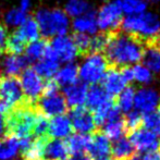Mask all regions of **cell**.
Wrapping results in <instances>:
<instances>
[{
	"label": "cell",
	"mask_w": 160,
	"mask_h": 160,
	"mask_svg": "<svg viewBox=\"0 0 160 160\" xmlns=\"http://www.w3.org/2000/svg\"><path fill=\"white\" fill-rule=\"evenodd\" d=\"M108 68L109 65L102 53H89L78 68V76L82 82L94 85L100 83Z\"/></svg>",
	"instance_id": "8992f818"
},
{
	"label": "cell",
	"mask_w": 160,
	"mask_h": 160,
	"mask_svg": "<svg viewBox=\"0 0 160 160\" xmlns=\"http://www.w3.org/2000/svg\"><path fill=\"white\" fill-rule=\"evenodd\" d=\"M91 10V6L86 0H69L65 4L64 12L68 17L78 18Z\"/></svg>",
	"instance_id": "836d02e7"
},
{
	"label": "cell",
	"mask_w": 160,
	"mask_h": 160,
	"mask_svg": "<svg viewBox=\"0 0 160 160\" xmlns=\"http://www.w3.org/2000/svg\"><path fill=\"white\" fill-rule=\"evenodd\" d=\"M142 124L145 130L154 133L157 136H160V109H156L155 111L146 113L142 119Z\"/></svg>",
	"instance_id": "e575fe53"
},
{
	"label": "cell",
	"mask_w": 160,
	"mask_h": 160,
	"mask_svg": "<svg viewBox=\"0 0 160 160\" xmlns=\"http://www.w3.org/2000/svg\"><path fill=\"white\" fill-rule=\"evenodd\" d=\"M50 42L51 48L57 55L60 62L71 63L74 59L78 56V49H76L72 36L61 35L52 37Z\"/></svg>",
	"instance_id": "7c38bea8"
},
{
	"label": "cell",
	"mask_w": 160,
	"mask_h": 160,
	"mask_svg": "<svg viewBox=\"0 0 160 160\" xmlns=\"http://www.w3.org/2000/svg\"><path fill=\"white\" fill-rule=\"evenodd\" d=\"M120 28L122 32L141 39L145 47L155 44L160 36V21L158 17L152 13L144 12L142 14L128 15L122 19Z\"/></svg>",
	"instance_id": "7a4b0ae2"
},
{
	"label": "cell",
	"mask_w": 160,
	"mask_h": 160,
	"mask_svg": "<svg viewBox=\"0 0 160 160\" xmlns=\"http://www.w3.org/2000/svg\"><path fill=\"white\" fill-rule=\"evenodd\" d=\"M59 61H53L48 59H40L35 62L33 69L42 80H50L56 75L57 71L59 70Z\"/></svg>",
	"instance_id": "83f0119b"
},
{
	"label": "cell",
	"mask_w": 160,
	"mask_h": 160,
	"mask_svg": "<svg viewBox=\"0 0 160 160\" xmlns=\"http://www.w3.org/2000/svg\"><path fill=\"white\" fill-rule=\"evenodd\" d=\"M28 18V13L22 11L20 8L11 9L9 12H7L4 17V22L7 25L10 26H20Z\"/></svg>",
	"instance_id": "74e56055"
},
{
	"label": "cell",
	"mask_w": 160,
	"mask_h": 160,
	"mask_svg": "<svg viewBox=\"0 0 160 160\" xmlns=\"http://www.w3.org/2000/svg\"><path fill=\"white\" fill-rule=\"evenodd\" d=\"M134 96H135V89L133 87L127 86L120 94L118 95L116 106L121 112L128 113L132 111L134 108Z\"/></svg>",
	"instance_id": "d6a6232c"
},
{
	"label": "cell",
	"mask_w": 160,
	"mask_h": 160,
	"mask_svg": "<svg viewBox=\"0 0 160 160\" xmlns=\"http://www.w3.org/2000/svg\"><path fill=\"white\" fill-rule=\"evenodd\" d=\"M87 86L86 83L82 82V81H78L74 84L69 85V86L64 87V99L67 106L70 108H78V107H82L85 103L86 100V95H87Z\"/></svg>",
	"instance_id": "9a60e30c"
},
{
	"label": "cell",
	"mask_w": 160,
	"mask_h": 160,
	"mask_svg": "<svg viewBox=\"0 0 160 160\" xmlns=\"http://www.w3.org/2000/svg\"><path fill=\"white\" fill-rule=\"evenodd\" d=\"M155 44H156V46L158 47L159 50H160V36H159L158 38H157V40H156V42H155Z\"/></svg>",
	"instance_id": "bcb514c9"
},
{
	"label": "cell",
	"mask_w": 160,
	"mask_h": 160,
	"mask_svg": "<svg viewBox=\"0 0 160 160\" xmlns=\"http://www.w3.org/2000/svg\"><path fill=\"white\" fill-rule=\"evenodd\" d=\"M70 121L72 128L80 134H91L96 130V123L93 113L85 107L73 108L70 112Z\"/></svg>",
	"instance_id": "30bf717a"
},
{
	"label": "cell",
	"mask_w": 160,
	"mask_h": 160,
	"mask_svg": "<svg viewBox=\"0 0 160 160\" xmlns=\"http://www.w3.org/2000/svg\"><path fill=\"white\" fill-rule=\"evenodd\" d=\"M142 119H143V116L138 111H136V110L130 111L128 113H127V117L124 119L125 128H128L131 131L138 128L139 125L142 124Z\"/></svg>",
	"instance_id": "ab89813d"
},
{
	"label": "cell",
	"mask_w": 160,
	"mask_h": 160,
	"mask_svg": "<svg viewBox=\"0 0 160 160\" xmlns=\"http://www.w3.org/2000/svg\"><path fill=\"white\" fill-rule=\"evenodd\" d=\"M160 105V95L157 91L152 88L143 87L135 91L134 107L139 113H149L158 109Z\"/></svg>",
	"instance_id": "8fae6325"
},
{
	"label": "cell",
	"mask_w": 160,
	"mask_h": 160,
	"mask_svg": "<svg viewBox=\"0 0 160 160\" xmlns=\"http://www.w3.org/2000/svg\"><path fill=\"white\" fill-rule=\"evenodd\" d=\"M53 80L59 86L67 87L78 81V67L75 63H68L57 71Z\"/></svg>",
	"instance_id": "603a6c76"
},
{
	"label": "cell",
	"mask_w": 160,
	"mask_h": 160,
	"mask_svg": "<svg viewBox=\"0 0 160 160\" xmlns=\"http://www.w3.org/2000/svg\"><path fill=\"white\" fill-rule=\"evenodd\" d=\"M8 28L3 23L0 22V50L4 51V47H6V42L8 39Z\"/></svg>",
	"instance_id": "60d3db41"
},
{
	"label": "cell",
	"mask_w": 160,
	"mask_h": 160,
	"mask_svg": "<svg viewBox=\"0 0 160 160\" xmlns=\"http://www.w3.org/2000/svg\"><path fill=\"white\" fill-rule=\"evenodd\" d=\"M127 160H138V157H135V156H132V157H130Z\"/></svg>",
	"instance_id": "7dc6e473"
},
{
	"label": "cell",
	"mask_w": 160,
	"mask_h": 160,
	"mask_svg": "<svg viewBox=\"0 0 160 160\" xmlns=\"http://www.w3.org/2000/svg\"><path fill=\"white\" fill-rule=\"evenodd\" d=\"M138 160H160V152L155 150V152H143Z\"/></svg>",
	"instance_id": "b9f144b4"
},
{
	"label": "cell",
	"mask_w": 160,
	"mask_h": 160,
	"mask_svg": "<svg viewBox=\"0 0 160 160\" xmlns=\"http://www.w3.org/2000/svg\"><path fill=\"white\" fill-rule=\"evenodd\" d=\"M132 70L134 81L141 83V84H148V83L152 82V74L145 65L136 63L134 64V67H132Z\"/></svg>",
	"instance_id": "f35d334b"
},
{
	"label": "cell",
	"mask_w": 160,
	"mask_h": 160,
	"mask_svg": "<svg viewBox=\"0 0 160 160\" xmlns=\"http://www.w3.org/2000/svg\"><path fill=\"white\" fill-rule=\"evenodd\" d=\"M109 33L95 34L91 37L89 44V53H101L107 46Z\"/></svg>",
	"instance_id": "8d00e7d4"
},
{
	"label": "cell",
	"mask_w": 160,
	"mask_h": 160,
	"mask_svg": "<svg viewBox=\"0 0 160 160\" xmlns=\"http://www.w3.org/2000/svg\"><path fill=\"white\" fill-rule=\"evenodd\" d=\"M87 152H88L89 156L94 159L99 160L107 158L111 152L110 139L107 136H105L102 133L95 134L91 137V143H89Z\"/></svg>",
	"instance_id": "ac0fdd59"
},
{
	"label": "cell",
	"mask_w": 160,
	"mask_h": 160,
	"mask_svg": "<svg viewBox=\"0 0 160 160\" xmlns=\"http://www.w3.org/2000/svg\"><path fill=\"white\" fill-rule=\"evenodd\" d=\"M25 102L21 83L17 76L0 78V113L6 117L14 108Z\"/></svg>",
	"instance_id": "5b68a950"
},
{
	"label": "cell",
	"mask_w": 160,
	"mask_h": 160,
	"mask_svg": "<svg viewBox=\"0 0 160 160\" xmlns=\"http://www.w3.org/2000/svg\"><path fill=\"white\" fill-rule=\"evenodd\" d=\"M39 113L35 106L25 102L14 108L7 114L6 118L8 134L15 136L18 139L30 138L34 136V128Z\"/></svg>",
	"instance_id": "3957f363"
},
{
	"label": "cell",
	"mask_w": 160,
	"mask_h": 160,
	"mask_svg": "<svg viewBox=\"0 0 160 160\" xmlns=\"http://www.w3.org/2000/svg\"><path fill=\"white\" fill-rule=\"evenodd\" d=\"M38 113L46 118H52L56 116H61L68 109L67 102L63 95L56 93L52 95H42L34 103Z\"/></svg>",
	"instance_id": "9c48e42d"
},
{
	"label": "cell",
	"mask_w": 160,
	"mask_h": 160,
	"mask_svg": "<svg viewBox=\"0 0 160 160\" xmlns=\"http://www.w3.org/2000/svg\"><path fill=\"white\" fill-rule=\"evenodd\" d=\"M63 160H92L89 157L85 156L84 154H81V155H73L72 157H69V158H65Z\"/></svg>",
	"instance_id": "f6af8a7d"
},
{
	"label": "cell",
	"mask_w": 160,
	"mask_h": 160,
	"mask_svg": "<svg viewBox=\"0 0 160 160\" xmlns=\"http://www.w3.org/2000/svg\"><path fill=\"white\" fill-rule=\"evenodd\" d=\"M72 39L74 42L78 52L80 56L86 57L89 55V44H91V36L87 34L82 33H74L72 36Z\"/></svg>",
	"instance_id": "d590c367"
},
{
	"label": "cell",
	"mask_w": 160,
	"mask_h": 160,
	"mask_svg": "<svg viewBox=\"0 0 160 160\" xmlns=\"http://www.w3.org/2000/svg\"><path fill=\"white\" fill-rule=\"evenodd\" d=\"M101 87L109 96H118L125 87L128 86V82L123 78L120 68L109 67L100 81Z\"/></svg>",
	"instance_id": "5bb4252c"
},
{
	"label": "cell",
	"mask_w": 160,
	"mask_h": 160,
	"mask_svg": "<svg viewBox=\"0 0 160 160\" xmlns=\"http://www.w3.org/2000/svg\"><path fill=\"white\" fill-rule=\"evenodd\" d=\"M20 75H21L20 83H21V87L26 102L34 105L42 95L45 85L44 80L31 67L26 68Z\"/></svg>",
	"instance_id": "ba28073f"
},
{
	"label": "cell",
	"mask_w": 160,
	"mask_h": 160,
	"mask_svg": "<svg viewBox=\"0 0 160 160\" xmlns=\"http://www.w3.org/2000/svg\"><path fill=\"white\" fill-rule=\"evenodd\" d=\"M112 97L109 96L101 86L97 84L92 85L91 87H88L87 89V95H86V100L85 103L87 106V109L93 110L95 111L96 109H98L99 107H101L102 105H105L106 102H108L109 100H111Z\"/></svg>",
	"instance_id": "7402d4cb"
},
{
	"label": "cell",
	"mask_w": 160,
	"mask_h": 160,
	"mask_svg": "<svg viewBox=\"0 0 160 160\" xmlns=\"http://www.w3.org/2000/svg\"><path fill=\"white\" fill-rule=\"evenodd\" d=\"M91 137L87 134H72L68 137L65 145H67L68 152L73 155H81L84 154L88 149L89 143H91Z\"/></svg>",
	"instance_id": "cb8c5ba5"
},
{
	"label": "cell",
	"mask_w": 160,
	"mask_h": 160,
	"mask_svg": "<svg viewBox=\"0 0 160 160\" xmlns=\"http://www.w3.org/2000/svg\"><path fill=\"white\" fill-rule=\"evenodd\" d=\"M134 147H133L131 141L128 137H120L116 139L111 145V154L113 155L116 160H127L134 154Z\"/></svg>",
	"instance_id": "484cf974"
},
{
	"label": "cell",
	"mask_w": 160,
	"mask_h": 160,
	"mask_svg": "<svg viewBox=\"0 0 160 160\" xmlns=\"http://www.w3.org/2000/svg\"><path fill=\"white\" fill-rule=\"evenodd\" d=\"M160 0H146V2H152V3H154V2H158Z\"/></svg>",
	"instance_id": "c3c4849f"
},
{
	"label": "cell",
	"mask_w": 160,
	"mask_h": 160,
	"mask_svg": "<svg viewBox=\"0 0 160 160\" xmlns=\"http://www.w3.org/2000/svg\"><path fill=\"white\" fill-rule=\"evenodd\" d=\"M68 154L65 142L62 139H46L42 148V160H63Z\"/></svg>",
	"instance_id": "ffe728a7"
},
{
	"label": "cell",
	"mask_w": 160,
	"mask_h": 160,
	"mask_svg": "<svg viewBox=\"0 0 160 160\" xmlns=\"http://www.w3.org/2000/svg\"><path fill=\"white\" fill-rule=\"evenodd\" d=\"M72 26H73L74 33L95 35L98 31L96 22V13L91 10L81 17L75 18Z\"/></svg>",
	"instance_id": "44dd1931"
},
{
	"label": "cell",
	"mask_w": 160,
	"mask_h": 160,
	"mask_svg": "<svg viewBox=\"0 0 160 160\" xmlns=\"http://www.w3.org/2000/svg\"><path fill=\"white\" fill-rule=\"evenodd\" d=\"M8 134V128H7L6 118L3 114L0 113V138L4 137V135Z\"/></svg>",
	"instance_id": "7bdbcfd3"
},
{
	"label": "cell",
	"mask_w": 160,
	"mask_h": 160,
	"mask_svg": "<svg viewBox=\"0 0 160 160\" xmlns=\"http://www.w3.org/2000/svg\"><path fill=\"white\" fill-rule=\"evenodd\" d=\"M48 45H49V42L46 38H42V39H37L33 42H30V44L26 46L25 55L24 56L28 58L30 63L38 61V60L42 59Z\"/></svg>",
	"instance_id": "f546056e"
},
{
	"label": "cell",
	"mask_w": 160,
	"mask_h": 160,
	"mask_svg": "<svg viewBox=\"0 0 160 160\" xmlns=\"http://www.w3.org/2000/svg\"><path fill=\"white\" fill-rule=\"evenodd\" d=\"M101 128L103 132L102 134L111 141H116L122 137L125 131V124L120 110L118 109L117 111H114L101 125Z\"/></svg>",
	"instance_id": "e0dca14e"
},
{
	"label": "cell",
	"mask_w": 160,
	"mask_h": 160,
	"mask_svg": "<svg viewBox=\"0 0 160 160\" xmlns=\"http://www.w3.org/2000/svg\"><path fill=\"white\" fill-rule=\"evenodd\" d=\"M122 13L128 15H136L146 12L147 2L146 0H116Z\"/></svg>",
	"instance_id": "1f68e13d"
},
{
	"label": "cell",
	"mask_w": 160,
	"mask_h": 160,
	"mask_svg": "<svg viewBox=\"0 0 160 160\" xmlns=\"http://www.w3.org/2000/svg\"><path fill=\"white\" fill-rule=\"evenodd\" d=\"M72 124L70 118L68 116L61 114V116L52 117L48 121V131L47 135L51 138L63 139L68 138L72 133Z\"/></svg>",
	"instance_id": "2e32d148"
},
{
	"label": "cell",
	"mask_w": 160,
	"mask_h": 160,
	"mask_svg": "<svg viewBox=\"0 0 160 160\" xmlns=\"http://www.w3.org/2000/svg\"><path fill=\"white\" fill-rule=\"evenodd\" d=\"M19 8L21 9L22 11L28 13V11L30 10V8H31V0H21Z\"/></svg>",
	"instance_id": "ee69618b"
},
{
	"label": "cell",
	"mask_w": 160,
	"mask_h": 160,
	"mask_svg": "<svg viewBox=\"0 0 160 160\" xmlns=\"http://www.w3.org/2000/svg\"><path fill=\"white\" fill-rule=\"evenodd\" d=\"M143 65H145L150 72H160V50L156 44L147 45L142 58Z\"/></svg>",
	"instance_id": "4316f807"
},
{
	"label": "cell",
	"mask_w": 160,
	"mask_h": 160,
	"mask_svg": "<svg viewBox=\"0 0 160 160\" xmlns=\"http://www.w3.org/2000/svg\"><path fill=\"white\" fill-rule=\"evenodd\" d=\"M36 20L42 38H51L56 36L67 35L70 21L67 13L61 9H40L35 13Z\"/></svg>",
	"instance_id": "277c9868"
},
{
	"label": "cell",
	"mask_w": 160,
	"mask_h": 160,
	"mask_svg": "<svg viewBox=\"0 0 160 160\" xmlns=\"http://www.w3.org/2000/svg\"><path fill=\"white\" fill-rule=\"evenodd\" d=\"M128 139L132 143L134 149H137L141 152H155L158 149L160 145L158 136L145 128H136L132 131Z\"/></svg>",
	"instance_id": "4fadbf2b"
},
{
	"label": "cell",
	"mask_w": 160,
	"mask_h": 160,
	"mask_svg": "<svg viewBox=\"0 0 160 160\" xmlns=\"http://www.w3.org/2000/svg\"><path fill=\"white\" fill-rule=\"evenodd\" d=\"M31 63L28 58L22 55H9L2 64H0V71L6 76H18L26 69Z\"/></svg>",
	"instance_id": "d6986e66"
},
{
	"label": "cell",
	"mask_w": 160,
	"mask_h": 160,
	"mask_svg": "<svg viewBox=\"0 0 160 160\" xmlns=\"http://www.w3.org/2000/svg\"><path fill=\"white\" fill-rule=\"evenodd\" d=\"M96 22L102 33L117 32L122 22V10L116 1L105 3L96 13Z\"/></svg>",
	"instance_id": "52a82bcc"
},
{
	"label": "cell",
	"mask_w": 160,
	"mask_h": 160,
	"mask_svg": "<svg viewBox=\"0 0 160 160\" xmlns=\"http://www.w3.org/2000/svg\"><path fill=\"white\" fill-rule=\"evenodd\" d=\"M18 32L21 34L22 37L28 42V44L37 40L40 36L39 28L33 15H28L25 21L18 28Z\"/></svg>",
	"instance_id": "f1b7e54d"
},
{
	"label": "cell",
	"mask_w": 160,
	"mask_h": 160,
	"mask_svg": "<svg viewBox=\"0 0 160 160\" xmlns=\"http://www.w3.org/2000/svg\"><path fill=\"white\" fill-rule=\"evenodd\" d=\"M20 152V142L13 135L0 142V160H15Z\"/></svg>",
	"instance_id": "d4e9b609"
},
{
	"label": "cell",
	"mask_w": 160,
	"mask_h": 160,
	"mask_svg": "<svg viewBox=\"0 0 160 160\" xmlns=\"http://www.w3.org/2000/svg\"><path fill=\"white\" fill-rule=\"evenodd\" d=\"M1 53H2V51H1V50H0V56H1Z\"/></svg>",
	"instance_id": "f907efd6"
},
{
	"label": "cell",
	"mask_w": 160,
	"mask_h": 160,
	"mask_svg": "<svg viewBox=\"0 0 160 160\" xmlns=\"http://www.w3.org/2000/svg\"><path fill=\"white\" fill-rule=\"evenodd\" d=\"M144 50L145 44L141 39L122 31H117L109 33L103 56L109 67L122 68L142 61Z\"/></svg>",
	"instance_id": "6da1fadb"
},
{
	"label": "cell",
	"mask_w": 160,
	"mask_h": 160,
	"mask_svg": "<svg viewBox=\"0 0 160 160\" xmlns=\"http://www.w3.org/2000/svg\"><path fill=\"white\" fill-rule=\"evenodd\" d=\"M99 160H116V159H113V158H102V159H99Z\"/></svg>",
	"instance_id": "681fc988"
},
{
	"label": "cell",
	"mask_w": 160,
	"mask_h": 160,
	"mask_svg": "<svg viewBox=\"0 0 160 160\" xmlns=\"http://www.w3.org/2000/svg\"><path fill=\"white\" fill-rule=\"evenodd\" d=\"M28 45V42L22 37V35L18 32V30H15L8 36L6 47H4V52L9 53V55H22V52L25 51Z\"/></svg>",
	"instance_id": "4dcf8cb0"
}]
</instances>
